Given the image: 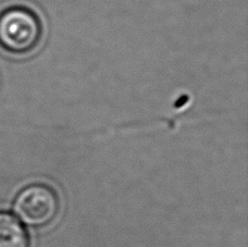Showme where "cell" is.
I'll use <instances>...</instances> for the list:
<instances>
[{
  "instance_id": "cell-1",
  "label": "cell",
  "mask_w": 248,
  "mask_h": 247,
  "mask_svg": "<svg viewBox=\"0 0 248 247\" xmlns=\"http://www.w3.org/2000/svg\"><path fill=\"white\" fill-rule=\"evenodd\" d=\"M41 17L25 6H11L0 12V47L13 55L33 51L41 42Z\"/></svg>"
},
{
  "instance_id": "cell-2",
  "label": "cell",
  "mask_w": 248,
  "mask_h": 247,
  "mask_svg": "<svg viewBox=\"0 0 248 247\" xmlns=\"http://www.w3.org/2000/svg\"><path fill=\"white\" fill-rule=\"evenodd\" d=\"M60 209L59 196L49 185L34 183L21 189L13 201V211L31 228H43L56 219Z\"/></svg>"
},
{
  "instance_id": "cell-3",
  "label": "cell",
  "mask_w": 248,
  "mask_h": 247,
  "mask_svg": "<svg viewBox=\"0 0 248 247\" xmlns=\"http://www.w3.org/2000/svg\"><path fill=\"white\" fill-rule=\"evenodd\" d=\"M0 247H30L29 234L15 216L0 211Z\"/></svg>"
}]
</instances>
